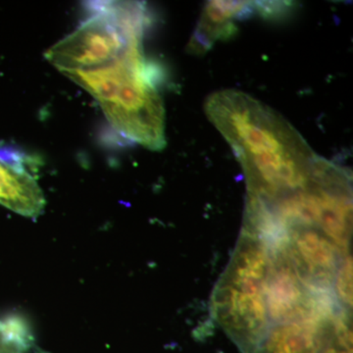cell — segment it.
<instances>
[{
  "label": "cell",
  "mask_w": 353,
  "mask_h": 353,
  "mask_svg": "<svg viewBox=\"0 0 353 353\" xmlns=\"http://www.w3.org/2000/svg\"><path fill=\"white\" fill-rule=\"evenodd\" d=\"M29 321L18 313L0 317V353H26L34 347Z\"/></svg>",
  "instance_id": "9"
},
{
  "label": "cell",
  "mask_w": 353,
  "mask_h": 353,
  "mask_svg": "<svg viewBox=\"0 0 353 353\" xmlns=\"http://www.w3.org/2000/svg\"><path fill=\"white\" fill-rule=\"evenodd\" d=\"M272 250L266 241L241 230L212 296L211 313L241 353H253L270 328L267 280Z\"/></svg>",
  "instance_id": "2"
},
{
  "label": "cell",
  "mask_w": 353,
  "mask_h": 353,
  "mask_svg": "<svg viewBox=\"0 0 353 353\" xmlns=\"http://www.w3.org/2000/svg\"><path fill=\"white\" fill-rule=\"evenodd\" d=\"M88 7L90 17L46 52L63 74L103 68L143 50L150 23L145 3L101 1Z\"/></svg>",
  "instance_id": "3"
},
{
  "label": "cell",
  "mask_w": 353,
  "mask_h": 353,
  "mask_svg": "<svg viewBox=\"0 0 353 353\" xmlns=\"http://www.w3.org/2000/svg\"><path fill=\"white\" fill-rule=\"evenodd\" d=\"M333 292L341 307L352 312V259L345 255L334 277Z\"/></svg>",
  "instance_id": "10"
},
{
  "label": "cell",
  "mask_w": 353,
  "mask_h": 353,
  "mask_svg": "<svg viewBox=\"0 0 353 353\" xmlns=\"http://www.w3.org/2000/svg\"><path fill=\"white\" fill-rule=\"evenodd\" d=\"M343 309L333 294H324L309 310L271 325L253 353H324L336 341L352 343V324L336 318Z\"/></svg>",
  "instance_id": "4"
},
{
  "label": "cell",
  "mask_w": 353,
  "mask_h": 353,
  "mask_svg": "<svg viewBox=\"0 0 353 353\" xmlns=\"http://www.w3.org/2000/svg\"><path fill=\"white\" fill-rule=\"evenodd\" d=\"M0 204L25 217L37 218L46 206L43 190L24 161L0 152Z\"/></svg>",
  "instance_id": "7"
},
{
  "label": "cell",
  "mask_w": 353,
  "mask_h": 353,
  "mask_svg": "<svg viewBox=\"0 0 353 353\" xmlns=\"http://www.w3.org/2000/svg\"><path fill=\"white\" fill-rule=\"evenodd\" d=\"M257 12V2L209 1L189 43L192 53L201 54L217 41L231 38L236 31V21Z\"/></svg>",
  "instance_id": "8"
},
{
  "label": "cell",
  "mask_w": 353,
  "mask_h": 353,
  "mask_svg": "<svg viewBox=\"0 0 353 353\" xmlns=\"http://www.w3.org/2000/svg\"><path fill=\"white\" fill-rule=\"evenodd\" d=\"M64 75L97 99L114 129L125 138L150 150H163V73L146 60L143 50L103 68Z\"/></svg>",
  "instance_id": "1"
},
{
  "label": "cell",
  "mask_w": 353,
  "mask_h": 353,
  "mask_svg": "<svg viewBox=\"0 0 353 353\" xmlns=\"http://www.w3.org/2000/svg\"><path fill=\"white\" fill-rule=\"evenodd\" d=\"M272 250L267 280V307L271 325L288 321L312 307L323 292H311L280 253ZM270 325V326H271Z\"/></svg>",
  "instance_id": "6"
},
{
  "label": "cell",
  "mask_w": 353,
  "mask_h": 353,
  "mask_svg": "<svg viewBox=\"0 0 353 353\" xmlns=\"http://www.w3.org/2000/svg\"><path fill=\"white\" fill-rule=\"evenodd\" d=\"M294 268L301 283L315 292H333L336 271L345 256L321 230L296 225L285 228L271 245Z\"/></svg>",
  "instance_id": "5"
}]
</instances>
